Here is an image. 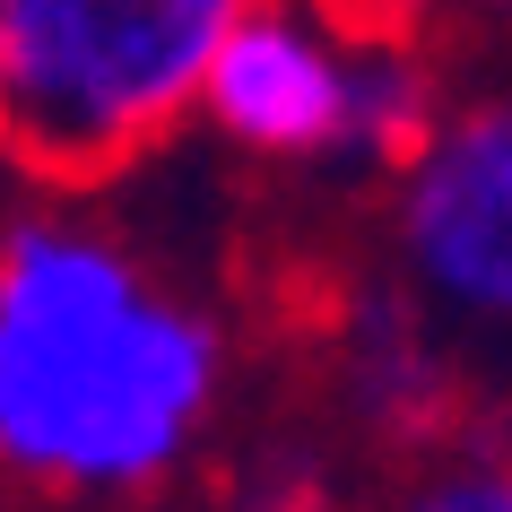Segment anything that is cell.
<instances>
[{"mask_svg":"<svg viewBox=\"0 0 512 512\" xmlns=\"http://www.w3.org/2000/svg\"><path fill=\"white\" fill-rule=\"evenodd\" d=\"M243 391L235 322L105 209H0V512H165Z\"/></svg>","mask_w":512,"mask_h":512,"instance_id":"1","label":"cell"},{"mask_svg":"<svg viewBox=\"0 0 512 512\" xmlns=\"http://www.w3.org/2000/svg\"><path fill=\"white\" fill-rule=\"evenodd\" d=\"M261 0H0V113L27 191L96 200L183 131Z\"/></svg>","mask_w":512,"mask_h":512,"instance_id":"2","label":"cell"},{"mask_svg":"<svg viewBox=\"0 0 512 512\" xmlns=\"http://www.w3.org/2000/svg\"><path fill=\"white\" fill-rule=\"evenodd\" d=\"M382 252L452 356L512 365V70H460L434 139L382 183Z\"/></svg>","mask_w":512,"mask_h":512,"instance_id":"3","label":"cell"},{"mask_svg":"<svg viewBox=\"0 0 512 512\" xmlns=\"http://www.w3.org/2000/svg\"><path fill=\"white\" fill-rule=\"evenodd\" d=\"M356 105H365V44L304 0H261L209 70L200 131H217L243 165L270 174H330L356 165Z\"/></svg>","mask_w":512,"mask_h":512,"instance_id":"4","label":"cell"},{"mask_svg":"<svg viewBox=\"0 0 512 512\" xmlns=\"http://www.w3.org/2000/svg\"><path fill=\"white\" fill-rule=\"evenodd\" d=\"M356 512H512V426H452L400 452Z\"/></svg>","mask_w":512,"mask_h":512,"instance_id":"5","label":"cell"},{"mask_svg":"<svg viewBox=\"0 0 512 512\" xmlns=\"http://www.w3.org/2000/svg\"><path fill=\"white\" fill-rule=\"evenodd\" d=\"M322 9L348 44H443L460 18V0H304Z\"/></svg>","mask_w":512,"mask_h":512,"instance_id":"6","label":"cell"},{"mask_svg":"<svg viewBox=\"0 0 512 512\" xmlns=\"http://www.w3.org/2000/svg\"><path fill=\"white\" fill-rule=\"evenodd\" d=\"M452 35H478L486 61H495V70H512V0H460Z\"/></svg>","mask_w":512,"mask_h":512,"instance_id":"7","label":"cell"},{"mask_svg":"<svg viewBox=\"0 0 512 512\" xmlns=\"http://www.w3.org/2000/svg\"><path fill=\"white\" fill-rule=\"evenodd\" d=\"M18 191H27V183H18V157H9V113H0V209H9Z\"/></svg>","mask_w":512,"mask_h":512,"instance_id":"8","label":"cell"}]
</instances>
